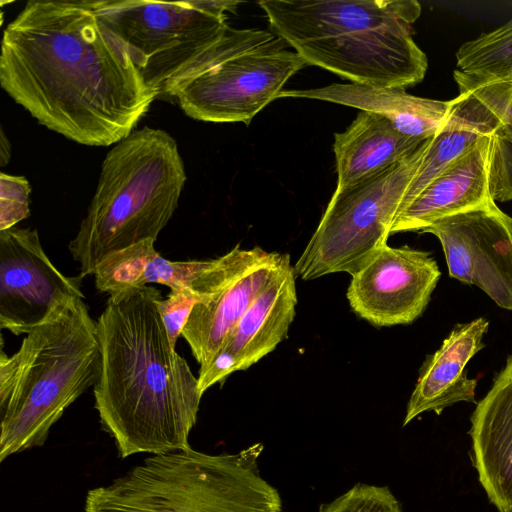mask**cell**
<instances>
[{"mask_svg":"<svg viewBox=\"0 0 512 512\" xmlns=\"http://www.w3.org/2000/svg\"><path fill=\"white\" fill-rule=\"evenodd\" d=\"M3 90L38 123L87 146L116 144L157 94L92 0H31L7 25Z\"/></svg>","mask_w":512,"mask_h":512,"instance_id":"obj_1","label":"cell"},{"mask_svg":"<svg viewBox=\"0 0 512 512\" xmlns=\"http://www.w3.org/2000/svg\"><path fill=\"white\" fill-rule=\"evenodd\" d=\"M161 299L153 286L130 287L110 294L97 320L95 408L121 458L188 448L197 421L198 377L170 343Z\"/></svg>","mask_w":512,"mask_h":512,"instance_id":"obj_2","label":"cell"},{"mask_svg":"<svg viewBox=\"0 0 512 512\" xmlns=\"http://www.w3.org/2000/svg\"><path fill=\"white\" fill-rule=\"evenodd\" d=\"M271 31L307 63L352 83L404 89L428 61L412 38L415 0H264Z\"/></svg>","mask_w":512,"mask_h":512,"instance_id":"obj_3","label":"cell"},{"mask_svg":"<svg viewBox=\"0 0 512 512\" xmlns=\"http://www.w3.org/2000/svg\"><path fill=\"white\" fill-rule=\"evenodd\" d=\"M83 299L64 300L11 356L1 343V462L42 446L65 410L95 386L101 368L98 328Z\"/></svg>","mask_w":512,"mask_h":512,"instance_id":"obj_4","label":"cell"},{"mask_svg":"<svg viewBox=\"0 0 512 512\" xmlns=\"http://www.w3.org/2000/svg\"><path fill=\"white\" fill-rule=\"evenodd\" d=\"M186 182L176 140L145 126L106 154L96 191L69 243L80 276L94 274L110 253L146 239L156 241L168 224Z\"/></svg>","mask_w":512,"mask_h":512,"instance_id":"obj_5","label":"cell"},{"mask_svg":"<svg viewBox=\"0 0 512 512\" xmlns=\"http://www.w3.org/2000/svg\"><path fill=\"white\" fill-rule=\"evenodd\" d=\"M263 444L237 453L191 447L154 454L108 485L90 489L85 512H281L260 474Z\"/></svg>","mask_w":512,"mask_h":512,"instance_id":"obj_6","label":"cell"},{"mask_svg":"<svg viewBox=\"0 0 512 512\" xmlns=\"http://www.w3.org/2000/svg\"><path fill=\"white\" fill-rule=\"evenodd\" d=\"M281 39L259 28L229 27L167 85L182 111L195 120L249 125L267 104L277 99L287 80L307 66Z\"/></svg>","mask_w":512,"mask_h":512,"instance_id":"obj_7","label":"cell"},{"mask_svg":"<svg viewBox=\"0 0 512 512\" xmlns=\"http://www.w3.org/2000/svg\"><path fill=\"white\" fill-rule=\"evenodd\" d=\"M431 138L398 163L347 188L335 190L293 266L296 277L312 280L338 272L353 275L387 245L404 195Z\"/></svg>","mask_w":512,"mask_h":512,"instance_id":"obj_8","label":"cell"},{"mask_svg":"<svg viewBox=\"0 0 512 512\" xmlns=\"http://www.w3.org/2000/svg\"><path fill=\"white\" fill-rule=\"evenodd\" d=\"M239 1L92 0L98 19L119 39L146 84L163 96L169 82L226 34Z\"/></svg>","mask_w":512,"mask_h":512,"instance_id":"obj_9","label":"cell"},{"mask_svg":"<svg viewBox=\"0 0 512 512\" xmlns=\"http://www.w3.org/2000/svg\"><path fill=\"white\" fill-rule=\"evenodd\" d=\"M420 233L440 241L451 278L512 310V217L495 201L437 220Z\"/></svg>","mask_w":512,"mask_h":512,"instance_id":"obj_10","label":"cell"},{"mask_svg":"<svg viewBox=\"0 0 512 512\" xmlns=\"http://www.w3.org/2000/svg\"><path fill=\"white\" fill-rule=\"evenodd\" d=\"M82 277H68L51 262L36 229L0 231V327L18 336L43 323L72 296L83 297Z\"/></svg>","mask_w":512,"mask_h":512,"instance_id":"obj_11","label":"cell"},{"mask_svg":"<svg viewBox=\"0 0 512 512\" xmlns=\"http://www.w3.org/2000/svg\"><path fill=\"white\" fill-rule=\"evenodd\" d=\"M351 276L346 293L351 309L372 325L390 327L422 315L441 271L429 252L387 244Z\"/></svg>","mask_w":512,"mask_h":512,"instance_id":"obj_12","label":"cell"},{"mask_svg":"<svg viewBox=\"0 0 512 512\" xmlns=\"http://www.w3.org/2000/svg\"><path fill=\"white\" fill-rule=\"evenodd\" d=\"M295 272L291 264L256 297L226 337L213 359L200 366L202 394L236 371L246 370L286 338L297 305Z\"/></svg>","mask_w":512,"mask_h":512,"instance_id":"obj_13","label":"cell"},{"mask_svg":"<svg viewBox=\"0 0 512 512\" xmlns=\"http://www.w3.org/2000/svg\"><path fill=\"white\" fill-rule=\"evenodd\" d=\"M289 264L287 253L251 248L227 283L208 301L195 305L182 336L200 366L213 359L256 297Z\"/></svg>","mask_w":512,"mask_h":512,"instance_id":"obj_14","label":"cell"},{"mask_svg":"<svg viewBox=\"0 0 512 512\" xmlns=\"http://www.w3.org/2000/svg\"><path fill=\"white\" fill-rule=\"evenodd\" d=\"M473 463L490 502L512 506V355L471 416Z\"/></svg>","mask_w":512,"mask_h":512,"instance_id":"obj_15","label":"cell"},{"mask_svg":"<svg viewBox=\"0 0 512 512\" xmlns=\"http://www.w3.org/2000/svg\"><path fill=\"white\" fill-rule=\"evenodd\" d=\"M488 328L489 321L484 317L457 324L440 348L426 358L407 404L404 426L424 412L440 415L459 402L477 403V379L468 378L465 368L484 348Z\"/></svg>","mask_w":512,"mask_h":512,"instance_id":"obj_16","label":"cell"},{"mask_svg":"<svg viewBox=\"0 0 512 512\" xmlns=\"http://www.w3.org/2000/svg\"><path fill=\"white\" fill-rule=\"evenodd\" d=\"M491 136L434 178L397 216L391 234L421 232L442 218L484 205L489 193Z\"/></svg>","mask_w":512,"mask_h":512,"instance_id":"obj_17","label":"cell"},{"mask_svg":"<svg viewBox=\"0 0 512 512\" xmlns=\"http://www.w3.org/2000/svg\"><path fill=\"white\" fill-rule=\"evenodd\" d=\"M308 98L354 107L379 114L397 130L422 140L435 136L445 125L453 99L439 101L407 93L404 89L358 83L305 89L282 90L277 98Z\"/></svg>","mask_w":512,"mask_h":512,"instance_id":"obj_18","label":"cell"},{"mask_svg":"<svg viewBox=\"0 0 512 512\" xmlns=\"http://www.w3.org/2000/svg\"><path fill=\"white\" fill-rule=\"evenodd\" d=\"M425 140L403 134L379 114L360 111L344 132L334 134L335 190L347 188L398 163Z\"/></svg>","mask_w":512,"mask_h":512,"instance_id":"obj_19","label":"cell"},{"mask_svg":"<svg viewBox=\"0 0 512 512\" xmlns=\"http://www.w3.org/2000/svg\"><path fill=\"white\" fill-rule=\"evenodd\" d=\"M500 128L499 121L471 94L460 93L454 98L445 125L431 138L399 214L434 178L471 151L483 137L492 136Z\"/></svg>","mask_w":512,"mask_h":512,"instance_id":"obj_20","label":"cell"},{"mask_svg":"<svg viewBox=\"0 0 512 512\" xmlns=\"http://www.w3.org/2000/svg\"><path fill=\"white\" fill-rule=\"evenodd\" d=\"M456 61L454 79L459 93L488 83L512 81V19L462 44Z\"/></svg>","mask_w":512,"mask_h":512,"instance_id":"obj_21","label":"cell"},{"mask_svg":"<svg viewBox=\"0 0 512 512\" xmlns=\"http://www.w3.org/2000/svg\"><path fill=\"white\" fill-rule=\"evenodd\" d=\"M154 243L153 239H146L108 254L94 271L96 288L110 295L140 286L146 261L155 251Z\"/></svg>","mask_w":512,"mask_h":512,"instance_id":"obj_22","label":"cell"},{"mask_svg":"<svg viewBox=\"0 0 512 512\" xmlns=\"http://www.w3.org/2000/svg\"><path fill=\"white\" fill-rule=\"evenodd\" d=\"M319 512H402L400 503L388 487L358 483Z\"/></svg>","mask_w":512,"mask_h":512,"instance_id":"obj_23","label":"cell"},{"mask_svg":"<svg viewBox=\"0 0 512 512\" xmlns=\"http://www.w3.org/2000/svg\"><path fill=\"white\" fill-rule=\"evenodd\" d=\"M488 177L493 201L512 200V135L501 128L491 136Z\"/></svg>","mask_w":512,"mask_h":512,"instance_id":"obj_24","label":"cell"},{"mask_svg":"<svg viewBox=\"0 0 512 512\" xmlns=\"http://www.w3.org/2000/svg\"><path fill=\"white\" fill-rule=\"evenodd\" d=\"M31 185L24 176L0 174V231L30 216Z\"/></svg>","mask_w":512,"mask_h":512,"instance_id":"obj_25","label":"cell"},{"mask_svg":"<svg viewBox=\"0 0 512 512\" xmlns=\"http://www.w3.org/2000/svg\"><path fill=\"white\" fill-rule=\"evenodd\" d=\"M198 303H201L200 298L190 291H170L159 301L158 309L173 348Z\"/></svg>","mask_w":512,"mask_h":512,"instance_id":"obj_26","label":"cell"},{"mask_svg":"<svg viewBox=\"0 0 512 512\" xmlns=\"http://www.w3.org/2000/svg\"><path fill=\"white\" fill-rule=\"evenodd\" d=\"M461 93L474 96L499 121L501 129L512 135V81L488 83Z\"/></svg>","mask_w":512,"mask_h":512,"instance_id":"obj_27","label":"cell"},{"mask_svg":"<svg viewBox=\"0 0 512 512\" xmlns=\"http://www.w3.org/2000/svg\"><path fill=\"white\" fill-rule=\"evenodd\" d=\"M11 155V145L6 137L4 130L1 128L0 134V165L4 167L8 164Z\"/></svg>","mask_w":512,"mask_h":512,"instance_id":"obj_28","label":"cell"},{"mask_svg":"<svg viewBox=\"0 0 512 512\" xmlns=\"http://www.w3.org/2000/svg\"><path fill=\"white\" fill-rule=\"evenodd\" d=\"M504 512H512V506L506 509Z\"/></svg>","mask_w":512,"mask_h":512,"instance_id":"obj_29","label":"cell"}]
</instances>
